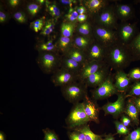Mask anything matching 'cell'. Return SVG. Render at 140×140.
Wrapping results in <instances>:
<instances>
[{
    "instance_id": "obj_1",
    "label": "cell",
    "mask_w": 140,
    "mask_h": 140,
    "mask_svg": "<svg viewBox=\"0 0 140 140\" xmlns=\"http://www.w3.org/2000/svg\"><path fill=\"white\" fill-rule=\"evenodd\" d=\"M104 60L110 68L115 71L123 70L133 61L127 45L118 41L106 48Z\"/></svg>"
},
{
    "instance_id": "obj_2",
    "label": "cell",
    "mask_w": 140,
    "mask_h": 140,
    "mask_svg": "<svg viewBox=\"0 0 140 140\" xmlns=\"http://www.w3.org/2000/svg\"><path fill=\"white\" fill-rule=\"evenodd\" d=\"M87 88L84 82L77 81L61 87V91L65 99L73 104L88 95Z\"/></svg>"
},
{
    "instance_id": "obj_3",
    "label": "cell",
    "mask_w": 140,
    "mask_h": 140,
    "mask_svg": "<svg viewBox=\"0 0 140 140\" xmlns=\"http://www.w3.org/2000/svg\"><path fill=\"white\" fill-rule=\"evenodd\" d=\"M90 121L85 111L83 103L78 102L73 107L65 120L66 128L69 130L88 124Z\"/></svg>"
},
{
    "instance_id": "obj_4",
    "label": "cell",
    "mask_w": 140,
    "mask_h": 140,
    "mask_svg": "<svg viewBox=\"0 0 140 140\" xmlns=\"http://www.w3.org/2000/svg\"><path fill=\"white\" fill-rule=\"evenodd\" d=\"M61 58L56 52H39L36 61L44 73L52 74L60 67Z\"/></svg>"
},
{
    "instance_id": "obj_5",
    "label": "cell",
    "mask_w": 140,
    "mask_h": 140,
    "mask_svg": "<svg viewBox=\"0 0 140 140\" xmlns=\"http://www.w3.org/2000/svg\"><path fill=\"white\" fill-rule=\"evenodd\" d=\"M114 78L110 72L106 80L92 91V98L97 101L107 99L119 93L114 82Z\"/></svg>"
},
{
    "instance_id": "obj_6",
    "label": "cell",
    "mask_w": 140,
    "mask_h": 140,
    "mask_svg": "<svg viewBox=\"0 0 140 140\" xmlns=\"http://www.w3.org/2000/svg\"><path fill=\"white\" fill-rule=\"evenodd\" d=\"M137 24V21L132 23L121 22L118 24L116 30L118 41L126 45L129 44L139 32Z\"/></svg>"
},
{
    "instance_id": "obj_7",
    "label": "cell",
    "mask_w": 140,
    "mask_h": 140,
    "mask_svg": "<svg viewBox=\"0 0 140 140\" xmlns=\"http://www.w3.org/2000/svg\"><path fill=\"white\" fill-rule=\"evenodd\" d=\"M126 93H119L116 100L114 102H108L101 108L104 112L105 116L110 115L115 118H118L124 113L125 110Z\"/></svg>"
},
{
    "instance_id": "obj_8",
    "label": "cell",
    "mask_w": 140,
    "mask_h": 140,
    "mask_svg": "<svg viewBox=\"0 0 140 140\" xmlns=\"http://www.w3.org/2000/svg\"><path fill=\"white\" fill-rule=\"evenodd\" d=\"M94 33L97 41L106 48L118 41L115 30L99 25L94 28Z\"/></svg>"
},
{
    "instance_id": "obj_9",
    "label": "cell",
    "mask_w": 140,
    "mask_h": 140,
    "mask_svg": "<svg viewBox=\"0 0 140 140\" xmlns=\"http://www.w3.org/2000/svg\"><path fill=\"white\" fill-rule=\"evenodd\" d=\"M114 5L109 4L98 14L97 20L99 25L116 30L118 24L114 11Z\"/></svg>"
},
{
    "instance_id": "obj_10",
    "label": "cell",
    "mask_w": 140,
    "mask_h": 140,
    "mask_svg": "<svg viewBox=\"0 0 140 140\" xmlns=\"http://www.w3.org/2000/svg\"><path fill=\"white\" fill-rule=\"evenodd\" d=\"M51 80L55 86L61 87L78 81V76L60 67L52 74Z\"/></svg>"
},
{
    "instance_id": "obj_11",
    "label": "cell",
    "mask_w": 140,
    "mask_h": 140,
    "mask_svg": "<svg viewBox=\"0 0 140 140\" xmlns=\"http://www.w3.org/2000/svg\"><path fill=\"white\" fill-rule=\"evenodd\" d=\"M114 10L117 18L121 22H127L135 17V10L131 4L116 2L114 3Z\"/></svg>"
},
{
    "instance_id": "obj_12",
    "label": "cell",
    "mask_w": 140,
    "mask_h": 140,
    "mask_svg": "<svg viewBox=\"0 0 140 140\" xmlns=\"http://www.w3.org/2000/svg\"><path fill=\"white\" fill-rule=\"evenodd\" d=\"M107 64L96 72L91 75L83 81L88 87L96 88L107 79L111 72Z\"/></svg>"
},
{
    "instance_id": "obj_13",
    "label": "cell",
    "mask_w": 140,
    "mask_h": 140,
    "mask_svg": "<svg viewBox=\"0 0 140 140\" xmlns=\"http://www.w3.org/2000/svg\"><path fill=\"white\" fill-rule=\"evenodd\" d=\"M82 103L85 113L90 121L99 124V114L101 109L97 101L87 95L83 100Z\"/></svg>"
},
{
    "instance_id": "obj_14",
    "label": "cell",
    "mask_w": 140,
    "mask_h": 140,
    "mask_svg": "<svg viewBox=\"0 0 140 140\" xmlns=\"http://www.w3.org/2000/svg\"><path fill=\"white\" fill-rule=\"evenodd\" d=\"M106 65L104 60L87 61L82 67L78 76V81L83 82L89 76Z\"/></svg>"
},
{
    "instance_id": "obj_15",
    "label": "cell",
    "mask_w": 140,
    "mask_h": 140,
    "mask_svg": "<svg viewBox=\"0 0 140 140\" xmlns=\"http://www.w3.org/2000/svg\"><path fill=\"white\" fill-rule=\"evenodd\" d=\"M90 45L85 53L87 61L104 60L106 48L97 41Z\"/></svg>"
},
{
    "instance_id": "obj_16",
    "label": "cell",
    "mask_w": 140,
    "mask_h": 140,
    "mask_svg": "<svg viewBox=\"0 0 140 140\" xmlns=\"http://www.w3.org/2000/svg\"><path fill=\"white\" fill-rule=\"evenodd\" d=\"M114 85L119 93H126L130 87L131 81L128 74L123 70L116 71L114 75Z\"/></svg>"
},
{
    "instance_id": "obj_17",
    "label": "cell",
    "mask_w": 140,
    "mask_h": 140,
    "mask_svg": "<svg viewBox=\"0 0 140 140\" xmlns=\"http://www.w3.org/2000/svg\"><path fill=\"white\" fill-rule=\"evenodd\" d=\"M126 101L124 113L131 119L132 122L138 126L139 124V115L140 112L137 108L131 97L128 98Z\"/></svg>"
},
{
    "instance_id": "obj_18",
    "label": "cell",
    "mask_w": 140,
    "mask_h": 140,
    "mask_svg": "<svg viewBox=\"0 0 140 140\" xmlns=\"http://www.w3.org/2000/svg\"><path fill=\"white\" fill-rule=\"evenodd\" d=\"M82 66L73 59L64 55L61 58L60 67L78 76Z\"/></svg>"
},
{
    "instance_id": "obj_19",
    "label": "cell",
    "mask_w": 140,
    "mask_h": 140,
    "mask_svg": "<svg viewBox=\"0 0 140 140\" xmlns=\"http://www.w3.org/2000/svg\"><path fill=\"white\" fill-rule=\"evenodd\" d=\"M109 0H89L86 5L91 14L97 15L109 5Z\"/></svg>"
},
{
    "instance_id": "obj_20",
    "label": "cell",
    "mask_w": 140,
    "mask_h": 140,
    "mask_svg": "<svg viewBox=\"0 0 140 140\" xmlns=\"http://www.w3.org/2000/svg\"><path fill=\"white\" fill-rule=\"evenodd\" d=\"M65 55L73 59L82 66L87 62L85 53L77 47L70 48Z\"/></svg>"
},
{
    "instance_id": "obj_21",
    "label": "cell",
    "mask_w": 140,
    "mask_h": 140,
    "mask_svg": "<svg viewBox=\"0 0 140 140\" xmlns=\"http://www.w3.org/2000/svg\"><path fill=\"white\" fill-rule=\"evenodd\" d=\"M127 45L133 61L140 60V31Z\"/></svg>"
},
{
    "instance_id": "obj_22",
    "label": "cell",
    "mask_w": 140,
    "mask_h": 140,
    "mask_svg": "<svg viewBox=\"0 0 140 140\" xmlns=\"http://www.w3.org/2000/svg\"><path fill=\"white\" fill-rule=\"evenodd\" d=\"M73 130H78L83 133L86 140H104L103 137H104L105 134L101 135L95 134L90 129L89 125L88 124Z\"/></svg>"
},
{
    "instance_id": "obj_23",
    "label": "cell",
    "mask_w": 140,
    "mask_h": 140,
    "mask_svg": "<svg viewBox=\"0 0 140 140\" xmlns=\"http://www.w3.org/2000/svg\"><path fill=\"white\" fill-rule=\"evenodd\" d=\"M36 49L40 52H56L58 50L57 46L54 45L52 41L50 40L46 43L38 44L36 46Z\"/></svg>"
},
{
    "instance_id": "obj_24",
    "label": "cell",
    "mask_w": 140,
    "mask_h": 140,
    "mask_svg": "<svg viewBox=\"0 0 140 140\" xmlns=\"http://www.w3.org/2000/svg\"><path fill=\"white\" fill-rule=\"evenodd\" d=\"M140 96V80L135 81L131 85L128 93L126 94V98Z\"/></svg>"
},
{
    "instance_id": "obj_25",
    "label": "cell",
    "mask_w": 140,
    "mask_h": 140,
    "mask_svg": "<svg viewBox=\"0 0 140 140\" xmlns=\"http://www.w3.org/2000/svg\"><path fill=\"white\" fill-rule=\"evenodd\" d=\"M92 43L89 39L82 37L76 38L75 40L76 47L83 51H86Z\"/></svg>"
},
{
    "instance_id": "obj_26",
    "label": "cell",
    "mask_w": 140,
    "mask_h": 140,
    "mask_svg": "<svg viewBox=\"0 0 140 140\" xmlns=\"http://www.w3.org/2000/svg\"><path fill=\"white\" fill-rule=\"evenodd\" d=\"M44 134L43 140H60L58 135L54 130L47 128L42 130Z\"/></svg>"
},
{
    "instance_id": "obj_27",
    "label": "cell",
    "mask_w": 140,
    "mask_h": 140,
    "mask_svg": "<svg viewBox=\"0 0 140 140\" xmlns=\"http://www.w3.org/2000/svg\"><path fill=\"white\" fill-rule=\"evenodd\" d=\"M117 133L120 135H127L130 132V129L124 125L122 123L118 120L114 122Z\"/></svg>"
},
{
    "instance_id": "obj_28",
    "label": "cell",
    "mask_w": 140,
    "mask_h": 140,
    "mask_svg": "<svg viewBox=\"0 0 140 140\" xmlns=\"http://www.w3.org/2000/svg\"><path fill=\"white\" fill-rule=\"evenodd\" d=\"M67 134L69 140H86L84 134L79 131L69 130Z\"/></svg>"
},
{
    "instance_id": "obj_29",
    "label": "cell",
    "mask_w": 140,
    "mask_h": 140,
    "mask_svg": "<svg viewBox=\"0 0 140 140\" xmlns=\"http://www.w3.org/2000/svg\"><path fill=\"white\" fill-rule=\"evenodd\" d=\"M54 28V23L52 21H47L45 23L41 30L40 34L45 36L50 34Z\"/></svg>"
},
{
    "instance_id": "obj_30",
    "label": "cell",
    "mask_w": 140,
    "mask_h": 140,
    "mask_svg": "<svg viewBox=\"0 0 140 140\" xmlns=\"http://www.w3.org/2000/svg\"><path fill=\"white\" fill-rule=\"evenodd\" d=\"M45 23L44 18L38 19L31 23L30 28L36 32L41 30Z\"/></svg>"
},
{
    "instance_id": "obj_31",
    "label": "cell",
    "mask_w": 140,
    "mask_h": 140,
    "mask_svg": "<svg viewBox=\"0 0 140 140\" xmlns=\"http://www.w3.org/2000/svg\"><path fill=\"white\" fill-rule=\"evenodd\" d=\"M73 30V25L69 23H64L61 26V32L64 36L69 37L72 33Z\"/></svg>"
},
{
    "instance_id": "obj_32",
    "label": "cell",
    "mask_w": 140,
    "mask_h": 140,
    "mask_svg": "<svg viewBox=\"0 0 140 140\" xmlns=\"http://www.w3.org/2000/svg\"><path fill=\"white\" fill-rule=\"evenodd\" d=\"M127 74L131 81L140 80V68H134L131 69Z\"/></svg>"
},
{
    "instance_id": "obj_33",
    "label": "cell",
    "mask_w": 140,
    "mask_h": 140,
    "mask_svg": "<svg viewBox=\"0 0 140 140\" xmlns=\"http://www.w3.org/2000/svg\"><path fill=\"white\" fill-rule=\"evenodd\" d=\"M122 140H140V126L130 132Z\"/></svg>"
},
{
    "instance_id": "obj_34",
    "label": "cell",
    "mask_w": 140,
    "mask_h": 140,
    "mask_svg": "<svg viewBox=\"0 0 140 140\" xmlns=\"http://www.w3.org/2000/svg\"><path fill=\"white\" fill-rule=\"evenodd\" d=\"M40 5L38 3H34L29 4L27 7L28 12L32 16H35L39 11L40 8Z\"/></svg>"
},
{
    "instance_id": "obj_35",
    "label": "cell",
    "mask_w": 140,
    "mask_h": 140,
    "mask_svg": "<svg viewBox=\"0 0 140 140\" xmlns=\"http://www.w3.org/2000/svg\"><path fill=\"white\" fill-rule=\"evenodd\" d=\"M46 3L48 10L51 15L55 18L59 17L60 15V11L56 5L54 4L48 5L47 2Z\"/></svg>"
},
{
    "instance_id": "obj_36",
    "label": "cell",
    "mask_w": 140,
    "mask_h": 140,
    "mask_svg": "<svg viewBox=\"0 0 140 140\" xmlns=\"http://www.w3.org/2000/svg\"><path fill=\"white\" fill-rule=\"evenodd\" d=\"M79 31L80 33L83 34L89 35L90 33L91 27L88 23H85L81 25Z\"/></svg>"
},
{
    "instance_id": "obj_37",
    "label": "cell",
    "mask_w": 140,
    "mask_h": 140,
    "mask_svg": "<svg viewBox=\"0 0 140 140\" xmlns=\"http://www.w3.org/2000/svg\"><path fill=\"white\" fill-rule=\"evenodd\" d=\"M13 17L17 22L20 23H25L27 20L25 14L22 12L18 11L15 13Z\"/></svg>"
},
{
    "instance_id": "obj_38",
    "label": "cell",
    "mask_w": 140,
    "mask_h": 140,
    "mask_svg": "<svg viewBox=\"0 0 140 140\" xmlns=\"http://www.w3.org/2000/svg\"><path fill=\"white\" fill-rule=\"evenodd\" d=\"M121 122L125 126L128 127L132 122L131 119L128 116L123 114L121 116Z\"/></svg>"
},
{
    "instance_id": "obj_39",
    "label": "cell",
    "mask_w": 140,
    "mask_h": 140,
    "mask_svg": "<svg viewBox=\"0 0 140 140\" xmlns=\"http://www.w3.org/2000/svg\"><path fill=\"white\" fill-rule=\"evenodd\" d=\"M78 12L75 11H73L72 9H70L69 13L67 15L68 19L71 21H73L76 19L78 17Z\"/></svg>"
},
{
    "instance_id": "obj_40",
    "label": "cell",
    "mask_w": 140,
    "mask_h": 140,
    "mask_svg": "<svg viewBox=\"0 0 140 140\" xmlns=\"http://www.w3.org/2000/svg\"><path fill=\"white\" fill-rule=\"evenodd\" d=\"M135 106L140 112V96L131 97Z\"/></svg>"
},
{
    "instance_id": "obj_41",
    "label": "cell",
    "mask_w": 140,
    "mask_h": 140,
    "mask_svg": "<svg viewBox=\"0 0 140 140\" xmlns=\"http://www.w3.org/2000/svg\"><path fill=\"white\" fill-rule=\"evenodd\" d=\"M6 14L1 10L0 11V22L3 23L5 22L7 19Z\"/></svg>"
},
{
    "instance_id": "obj_42",
    "label": "cell",
    "mask_w": 140,
    "mask_h": 140,
    "mask_svg": "<svg viewBox=\"0 0 140 140\" xmlns=\"http://www.w3.org/2000/svg\"><path fill=\"white\" fill-rule=\"evenodd\" d=\"M104 140H115L114 137V135L111 133L107 135L105 134L104 137Z\"/></svg>"
},
{
    "instance_id": "obj_43",
    "label": "cell",
    "mask_w": 140,
    "mask_h": 140,
    "mask_svg": "<svg viewBox=\"0 0 140 140\" xmlns=\"http://www.w3.org/2000/svg\"><path fill=\"white\" fill-rule=\"evenodd\" d=\"M18 0H10L9 2L10 5L12 7H14L17 6L19 3Z\"/></svg>"
},
{
    "instance_id": "obj_44",
    "label": "cell",
    "mask_w": 140,
    "mask_h": 140,
    "mask_svg": "<svg viewBox=\"0 0 140 140\" xmlns=\"http://www.w3.org/2000/svg\"><path fill=\"white\" fill-rule=\"evenodd\" d=\"M87 17V15L83 14L79 15L77 19L80 22H83L86 20Z\"/></svg>"
},
{
    "instance_id": "obj_45",
    "label": "cell",
    "mask_w": 140,
    "mask_h": 140,
    "mask_svg": "<svg viewBox=\"0 0 140 140\" xmlns=\"http://www.w3.org/2000/svg\"><path fill=\"white\" fill-rule=\"evenodd\" d=\"M62 3L65 4H68L71 7L72 3H74L75 1L70 0H62L61 1Z\"/></svg>"
},
{
    "instance_id": "obj_46",
    "label": "cell",
    "mask_w": 140,
    "mask_h": 140,
    "mask_svg": "<svg viewBox=\"0 0 140 140\" xmlns=\"http://www.w3.org/2000/svg\"><path fill=\"white\" fill-rule=\"evenodd\" d=\"M85 12V9L82 6L79 7L77 9V12L80 14H83Z\"/></svg>"
},
{
    "instance_id": "obj_47",
    "label": "cell",
    "mask_w": 140,
    "mask_h": 140,
    "mask_svg": "<svg viewBox=\"0 0 140 140\" xmlns=\"http://www.w3.org/2000/svg\"><path fill=\"white\" fill-rule=\"evenodd\" d=\"M0 140H6V135L3 131H0Z\"/></svg>"
},
{
    "instance_id": "obj_48",
    "label": "cell",
    "mask_w": 140,
    "mask_h": 140,
    "mask_svg": "<svg viewBox=\"0 0 140 140\" xmlns=\"http://www.w3.org/2000/svg\"><path fill=\"white\" fill-rule=\"evenodd\" d=\"M133 2L135 4H140V0H135L133 1Z\"/></svg>"
},
{
    "instance_id": "obj_49",
    "label": "cell",
    "mask_w": 140,
    "mask_h": 140,
    "mask_svg": "<svg viewBox=\"0 0 140 140\" xmlns=\"http://www.w3.org/2000/svg\"><path fill=\"white\" fill-rule=\"evenodd\" d=\"M37 3L40 4H42L44 3L45 1L44 0H38L37 1Z\"/></svg>"
},
{
    "instance_id": "obj_50",
    "label": "cell",
    "mask_w": 140,
    "mask_h": 140,
    "mask_svg": "<svg viewBox=\"0 0 140 140\" xmlns=\"http://www.w3.org/2000/svg\"></svg>"
}]
</instances>
